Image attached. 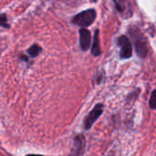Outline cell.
<instances>
[{
    "label": "cell",
    "instance_id": "cell-1",
    "mask_svg": "<svg viewBox=\"0 0 156 156\" xmlns=\"http://www.w3.org/2000/svg\"><path fill=\"white\" fill-rule=\"evenodd\" d=\"M129 33L133 40L137 55L141 58H145L148 55V46L144 36L136 27H131L129 29Z\"/></svg>",
    "mask_w": 156,
    "mask_h": 156
},
{
    "label": "cell",
    "instance_id": "cell-2",
    "mask_svg": "<svg viewBox=\"0 0 156 156\" xmlns=\"http://www.w3.org/2000/svg\"><path fill=\"white\" fill-rule=\"evenodd\" d=\"M97 17V12L95 9H87L85 11H82L78 13L76 16H74L72 19V22L76 25L81 27V28H85L94 23Z\"/></svg>",
    "mask_w": 156,
    "mask_h": 156
},
{
    "label": "cell",
    "instance_id": "cell-3",
    "mask_svg": "<svg viewBox=\"0 0 156 156\" xmlns=\"http://www.w3.org/2000/svg\"><path fill=\"white\" fill-rule=\"evenodd\" d=\"M117 43L120 48V57L121 59H127L132 57V44L127 36H120L117 39Z\"/></svg>",
    "mask_w": 156,
    "mask_h": 156
},
{
    "label": "cell",
    "instance_id": "cell-4",
    "mask_svg": "<svg viewBox=\"0 0 156 156\" xmlns=\"http://www.w3.org/2000/svg\"><path fill=\"white\" fill-rule=\"evenodd\" d=\"M103 112H104V105L102 103L97 104L93 108V110L89 112V114L86 117V119L84 121V127H85V129L86 130L91 129V127L93 126V124L102 115Z\"/></svg>",
    "mask_w": 156,
    "mask_h": 156
},
{
    "label": "cell",
    "instance_id": "cell-5",
    "mask_svg": "<svg viewBox=\"0 0 156 156\" xmlns=\"http://www.w3.org/2000/svg\"><path fill=\"white\" fill-rule=\"evenodd\" d=\"M85 145H86V140L84 135L80 134L77 135L74 138V148L71 152V155L72 156H80L83 154L84 149H85Z\"/></svg>",
    "mask_w": 156,
    "mask_h": 156
},
{
    "label": "cell",
    "instance_id": "cell-6",
    "mask_svg": "<svg viewBox=\"0 0 156 156\" xmlns=\"http://www.w3.org/2000/svg\"><path fill=\"white\" fill-rule=\"evenodd\" d=\"M80 35V48L83 51H86L89 49V47L91 45V34L89 30L86 28H81L79 30Z\"/></svg>",
    "mask_w": 156,
    "mask_h": 156
},
{
    "label": "cell",
    "instance_id": "cell-7",
    "mask_svg": "<svg viewBox=\"0 0 156 156\" xmlns=\"http://www.w3.org/2000/svg\"><path fill=\"white\" fill-rule=\"evenodd\" d=\"M114 4L116 5V9L118 10V12H120L121 14V16H126V17L131 16L128 12L132 14V8L131 7V3L127 2V1H114Z\"/></svg>",
    "mask_w": 156,
    "mask_h": 156
},
{
    "label": "cell",
    "instance_id": "cell-8",
    "mask_svg": "<svg viewBox=\"0 0 156 156\" xmlns=\"http://www.w3.org/2000/svg\"><path fill=\"white\" fill-rule=\"evenodd\" d=\"M91 53L94 57H98L101 54V48H100V42H99V30L97 29L95 31L94 36V41L91 48Z\"/></svg>",
    "mask_w": 156,
    "mask_h": 156
},
{
    "label": "cell",
    "instance_id": "cell-9",
    "mask_svg": "<svg viewBox=\"0 0 156 156\" xmlns=\"http://www.w3.org/2000/svg\"><path fill=\"white\" fill-rule=\"evenodd\" d=\"M40 51H41V48L38 44H34L28 49L27 52L31 58H36L40 55Z\"/></svg>",
    "mask_w": 156,
    "mask_h": 156
},
{
    "label": "cell",
    "instance_id": "cell-10",
    "mask_svg": "<svg viewBox=\"0 0 156 156\" xmlns=\"http://www.w3.org/2000/svg\"><path fill=\"white\" fill-rule=\"evenodd\" d=\"M150 108L156 111V90H153L151 97H150V101H149Z\"/></svg>",
    "mask_w": 156,
    "mask_h": 156
},
{
    "label": "cell",
    "instance_id": "cell-11",
    "mask_svg": "<svg viewBox=\"0 0 156 156\" xmlns=\"http://www.w3.org/2000/svg\"><path fill=\"white\" fill-rule=\"evenodd\" d=\"M0 27L5 28H9L10 26L7 23V18L6 14H0Z\"/></svg>",
    "mask_w": 156,
    "mask_h": 156
},
{
    "label": "cell",
    "instance_id": "cell-12",
    "mask_svg": "<svg viewBox=\"0 0 156 156\" xmlns=\"http://www.w3.org/2000/svg\"><path fill=\"white\" fill-rule=\"evenodd\" d=\"M26 156H43V155H39V154H29V155Z\"/></svg>",
    "mask_w": 156,
    "mask_h": 156
}]
</instances>
